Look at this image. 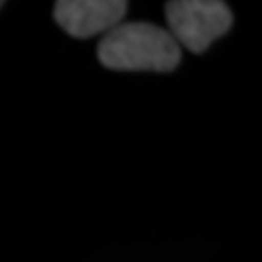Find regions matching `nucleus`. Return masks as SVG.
I'll return each instance as SVG.
<instances>
[{"label":"nucleus","instance_id":"obj_4","mask_svg":"<svg viewBox=\"0 0 262 262\" xmlns=\"http://www.w3.org/2000/svg\"><path fill=\"white\" fill-rule=\"evenodd\" d=\"M0 7H3V3H0Z\"/></svg>","mask_w":262,"mask_h":262},{"label":"nucleus","instance_id":"obj_1","mask_svg":"<svg viewBox=\"0 0 262 262\" xmlns=\"http://www.w3.org/2000/svg\"><path fill=\"white\" fill-rule=\"evenodd\" d=\"M98 59L112 70L170 72L182 59V48L173 35L158 24L120 22L101 39Z\"/></svg>","mask_w":262,"mask_h":262},{"label":"nucleus","instance_id":"obj_3","mask_svg":"<svg viewBox=\"0 0 262 262\" xmlns=\"http://www.w3.org/2000/svg\"><path fill=\"white\" fill-rule=\"evenodd\" d=\"M127 9L125 0H59L55 20L68 35L85 39L118 27Z\"/></svg>","mask_w":262,"mask_h":262},{"label":"nucleus","instance_id":"obj_2","mask_svg":"<svg viewBox=\"0 0 262 262\" xmlns=\"http://www.w3.org/2000/svg\"><path fill=\"white\" fill-rule=\"evenodd\" d=\"M168 33L179 48L203 53L232 27V11L219 0H173L166 5Z\"/></svg>","mask_w":262,"mask_h":262}]
</instances>
